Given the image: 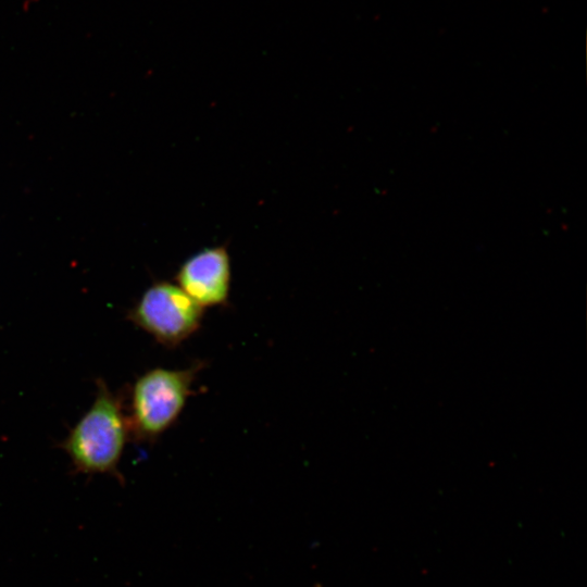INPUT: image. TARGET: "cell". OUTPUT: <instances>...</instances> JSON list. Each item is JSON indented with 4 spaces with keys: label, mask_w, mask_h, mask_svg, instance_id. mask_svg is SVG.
<instances>
[{
    "label": "cell",
    "mask_w": 587,
    "mask_h": 587,
    "mask_svg": "<svg viewBox=\"0 0 587 587\" xmlns=\"http://www.w3.org/2000/svg\"><path fill=\"white\" fill-rule=\"evenodd\" d=\"M204 310L176 284L150 286L128 311L127 319L167 348H175L201 326Z\"/></svg>",
    "instance_id": "3957f363"
},
{
    "label": "cell",
    "mask_w": 587,
    "mask_h": 587,
    "mask_svg": "<svg viewBox=\"0 0 587 587\" xmlns=\"http://www.w3.org/2000/svg\"><path fill=\"white\" fill-rule=\"evenodd\" d=\"M202 363L180 370L157 367L139 376L129 391L126 413L130 437L153 442L178 419L195 394L193 383Z\"/></svg>",
    "instance_id": "7a4b0ae2"
},
{
    "label": "cell",
    "mask_w": 587,
    "mask_h": 587,
    "mask_svg": "<svg viewBox=\"0 0 587 587\" xmlns=\"http://www.w3.org/2000/svg\"><path fill=\"white\" fill-rule=\"evenodd\" d=\"M230 260L224 247L208 248L179 267L176 285L203 309L223 305L230 291Z\"/></svg>",
    "instance_id": "277c9868"
},
{
    "label": "cell",
    "mask_w": 587,
    "mask_h": 587,
    "mask_svg": "<svg viewBox=\"0 0 587 587\" xmlns=\"http://www.w3.org/2000/svg\"><path fill=\"white\" fill-rule=\"evenodd\" d=\"M129 438L123 397L99 378L93 403L59 446L68 455L74 473L107 474L123 480L118 465Z\"/></svg>",
    "instance_id": "6da1fadb"
}]
</instances>
